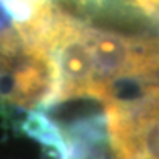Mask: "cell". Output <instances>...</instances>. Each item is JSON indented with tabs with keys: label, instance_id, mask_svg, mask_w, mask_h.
<instances>
[{
	"label": "cell",
	"instance_id": "1",
	"mask_svg": "<svg viewBox=\"0 0 159 159\" xmlns=\"http://www.w3.org/2000/svg\"><path fill=\"white\" fill-rule=\"evenodd\" d=\"M107 112L119 159H159V86L138 99L109 102Z\"/></svg>",
	"mask_w": 159,
	"mask_h": 159
}]
</instances>
